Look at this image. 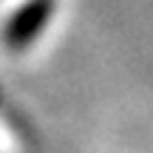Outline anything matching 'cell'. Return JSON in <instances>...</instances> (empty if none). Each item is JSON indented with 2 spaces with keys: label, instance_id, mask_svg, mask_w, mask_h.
Here are the masks:
<instances>
[{
  "label": "cell",
  "instance_id": "6da1fadb",
  "mask_svg": "<svg viewBox=\"0 0 153 153\" xmlns=\"http://www.w3.org/2000/svg\"><path fill=\"white\" fill-rule=\"evenodd\" d=\"M51 11H54V0H31V3H26L9 20V26L3 28V43L9 45V48H14V51L26 48V45L34 43V37L45 28Z\"/></svg>",
  "mask_w": 153,
  "mask_h": 153
}]
</instances>
